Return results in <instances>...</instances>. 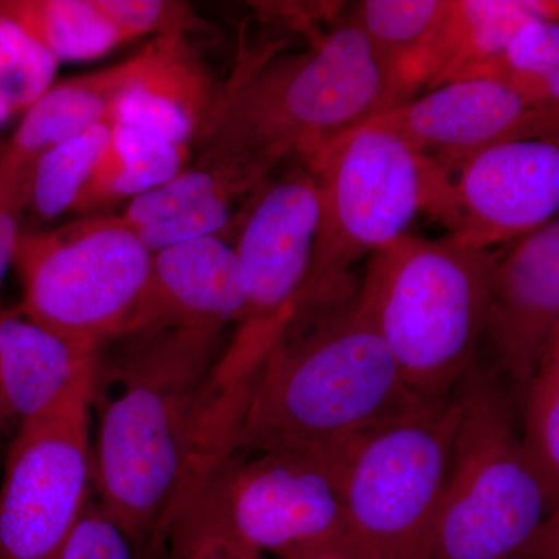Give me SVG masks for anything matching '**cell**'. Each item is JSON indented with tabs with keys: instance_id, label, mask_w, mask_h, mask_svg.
Listing matches in <instances>:
<instances>
[{
	"instance_id": "obj_25",
	"label": "cell",
	"mask_w": 559,
	"mask_h": 559,
	"mask_svg": "<svg viewBox=\"0 0 559 559\" xmlns=\"http://www.w3.org/2000/svg\"><path fill=\"white\" fill-rule=\"evenodd\" d=\"M117 112L66 140L36 162L28 205L44 219L72 212L112 139Z\"/></svg>"
},
{
	"instance_id": "obj_15",
	"label": "cell",
	"mask_w": 559,
	"mask_h": 559,
	"mask_svg": "<svg viewBox=\"0 0 559 559\" xmlns=\"http://www.w3.org/2000/svg\"><path fill=\"white\" fill-rule=\"evenodd\" d=\"M245 275L219 235L153 253L142 296L123 334L154 329L226 331L245 311Z\"/></svg>"
},
{
	"instance_id": "obj_12",
	"label": "cell",
	"mask_w": 559,
	"mask_h": 559,
	"mask_svg": "<svg viewBox=\"0 0 559 559\" xmlns=\"http://www.w3.org/2000/svg\"><path fill=\"white\" fill-rule=\"evenodd\" d=\"M559 134L481 150L451 170L443 226L463 248L489 250L557 219Z\"/></svg>"
},
{
	"instance_id": "obj_23",
	"label": "cell",
	"mask_w": 559,
	"mask_h": 559,
	"mask_svg": "<svg viewBox=\"0 0 559 559\" xmlns=\"http://www.w3.org/2000/svg\"><path fill=\"white\" fill-rule=\"evenodd\" d=\"M0 14L21 25L58 61H87L127 43L97 0H9Z\"/></svg>"
},
{
	"instance_id": "obj_34",
	"label": "cell",
	"mask_w": 559,
	"mask_h": 559,
	"mask_svg": "<svg viewBox=\"0 0 559 559\" xmlns=\"http://www.w3.org/2000/svg\"><path fill=\"white\" fill-rule=\"evenodd\" d=\"M13 112L14 110L11 109L9 103H7L5 100H3L2 97H0V127H2V124L10 119V116Z\"/></svg>"
},
{
	"instance_id": "obj_2",
	"label": "cell",
	"mask_w": 559,
	"mask_h": 559,
	"mask_svg": "<svg viewBox=\"0 0 559 559\" xmlns=\"http://www.w3.org/2000/svg\"><path fill=\"white\" fill-rule=\"evenodd\" d=\"M359 283L301 293L253 381L231 454L326 452L423 406L358 304Z\"/></svg>"
},
{
	"instance_id": "obj_7",
	"label": "cell",
	"mask_w": 559,
	"mask_h": 559,
	"mask_svg": "<svg viewBox=\"0 0 559 559\" xmlns=\"http://www.w3.org/2000/svg\"><path fill=\"white\" fill-rule=\"evenodd\" d=\"M457 390L345 440L329 455L340 487L345 533L366 559H429L452 439Z\"/></svg>"
},
{
	"instance_id": "obj_31",
	"label": "cell",
	"mask_w": 559,
	"mask_h": 559,
	"mask_svg": "<svg viewBox=\"0 0 559 559\" xmlns=\"http://www.w3.org/2000/svg\"><path fill=\"white\" fill-rule=\"evenodd\" d=\"M27 205V187L0 167V286L14 261L22 210Z\"/></svg>"
},
{
	"instance_id": "obj_10",
	"label": "cell",
	"mask_w": 559,
	"mask_h": 559,
	"mask_svg": "<svg viewBox=\"0 0 559 559\" xmlns=\"http://www.w3.org/2000/svg\"><path fill=\"white\" fill-rule=\"evenodd\" d=\"M186 509L248 549L282 559L347 538L340 487L322 452L230 454L209 471Z\"/></svg>"
},
{
	"instance_id": "obj_5",
	"label": "cell",
	"mask_w": 559,
	"mask_h": 559,
	"mask_svg": "<svg viewBox=\"0 0 559 559\" xmlns=\"http://www.w3.org/2000/svg\"><path fill=\"white\" fill-rule=\"evenodd\" d=\"M457 399L429 559H521L550 503L514 426L511 393L491 364L474 362Z\"/></svg>"
},
{
	"instance_id": "obj_18",
	"label": "cell",
	"mask_w": 559,
	"mask_h": 559,
	"mask_svg": "<svg viewBox=\"0 0 559 559\" xmlns=\"http://www.w3.org/2000/svg\"><path fill=\"white\" fill-rule=\"evenodd\" d=\"M558 13L559 0H450L423 58L421 91L473 79L506 50L522 25Z\"/></svg>"
},
{
	"instance_id": "obj_3",
	"label": "cell",
	"mask_w": 559,
	"mask_h": 559,
	"mask_svg": "<svg viewBox=\"0 0 559 559\" xmlns=\"http://www.w3.org/2000/svg\"><path fill=\"white\" fill-rule=\"evenodd\" d=\"M411 98L347 17L304 53L242 57L197 140L201 148L223 146L310 167L348 132Z\"/></svg>"
},
{
	"instance_id": "obj_8",
	"label": "cell",
	"mask_w": 559,
	"mask_h": 559,
	"mask_svg": "<svg viewBox=\"0 0 559 559\" xmlns=\"http://www.w3.org/2000/svg\"><path fill=\"white\" fill-rule=\"evenodd\" d=\"M153 252L121 216H90L51 231H27L14 263L21 310L44 329L95 353L123 334L142 296Z\"/></svg>"
},
{
	"instance_id": "obj_22",
	"label": "cell",
	"mask_w": 559,
	"mask_h": 559,
	"mask_svg": "<svg viewBox=\"0 0 559 559\" xmlns=\"http://www.w3.org/2000/svg\"><path fill=\"white\" fill-rule=\"evenodd\" d=\"M450 0H364L348 20L399 75L412 98L421 92L419 69Z\"/></svg>"
},
{
	"instance_id": "obj_26",
	"label": "cell",
	"mask_w": 559,
	"mask_h": 559,
	"mask_svg": "<svg viewBox=\"0 0 559 559\" xmlns=\"http://www.w3.org/2000/svg\"><path fill=\"white\" fill-rule=\"evenodd\" d=\"M522 404V444L551 511L559 503V323L540 353Z\"/></svg>"
},
{
	"instance_id": "obj_17",
	"label": "cell",
	"mask_w": 559,
	"mask_h": 559,
	"mask_svg": "<svg viewBox=\"0 0 559 559\" xmlns=\"http://www.w3.org/2000/svg\"><path fill=\"white\" fill-rule=\"evenodd\" d=\"M95 353L44 329L21 308L0 314V396L10 417L22 425L50 411L91 373Z\"/></svg>"
},
{
	"instance_id": "obj_30",
	"label": "cell",
	"mask_w": 559,
	"mask_h": 559,
	"mask_svg": "<svg viewBox=\"0 0 559 559\" xmlns=\"http://www.w3.org/2000/svg\"><path fill=\"white\" fill-rule=\"evenodd\" d=\"M60 559H139V555L123 528L91 496Z\"/></svg>"
},
{
	"instance_id": "obj_32",
	"label": "cell",
	"mask_w": 559,
	"mask_h": 559,
	"mask_svg": "<svg viewBox=\"0 0 559 559\" xmlns=\"http://www.w3.org/2000/svg\"><path fill=\"white\" fill-rule=\"evenodd\" d=\"M521 559H559V503L540 525Z\"/></svg>"
},
{
	"instance_id": "obj_1",
	"label": "cell",
	"mask_w": 559,
	"mask_h": 559,
	"mask_svg": "<svg viewBox=\"0 0 559 559\" xmlns=\"http://www.w3.org/2000/svg\"><path fill=\"white\" fill-rule=\"evenodd\" d=\"M226 331L154 329L97 349L91 412L94 492L139 559H160L201 479V432Z\"/></svg>"
},
{
	"instance_id": "obj_16",
	"label": "cell",
	"mask_w": 559,
	"mask_h": 559,
	"mask_svg": "<svg viewBox=\"0 0 559 559\" xmlns=\"http://www.w3.org/2000/svg\"><path fill=\"white\" fill-rule=\"evenodd\" d=\"M164 44L165 36H156L130 60L51 87L27 110L13 138L0 146V167L21 180L31 194L39 157L116 114L123 95L159 58Z\"/></svg>"
},
{
	"instance_id": "obj_9",
	"label": "cell",
	"mask_w": 559,
	"mask_h": 559,
	"mask_svg": "<svg viewBox=\"0 0 559 559\" xmlns=\"http://www.w3.org/2000/svg\"><path fill=\"white\" fill-rule=\"evenodd\" d=\"M237 240L246 304L216 364L226 381H252L282 336L310 275L319 190L307 165L266 180L238 215Z\"/></svg>"
},
{
	"instance_id": "obj_11",
	"label": "cell",
	"mask_w": 559,
	"mask_h": 559,
	"mask_svg": "<svg viewBox=\"0 0 559 559\" xmlns=\"http://www.w3.org/2000/svg\"><path fill=\"white\" fill-rule=\"evenodd\" d=\"M92 371L20 425L0 484V559H60L90 502Z\"/></svg>"
},
{
	"instance_id": "obj_6",
	"label": "cell",
	"mask_w": 559,
	"mask_h": 559,
	"mask_svg": "<svg viewBox=\"0 0 559 559\" xmlns=\"http://www.w3.org/2000/svg\"><path fill=\"white\" fill-rule=\"evenodd\" d=\"M319 223L304 290L349 280L364 257L407 235L419 213L443 224L451 170L369 121L312 162Z\"/></svg>"
},
{
	"instance_id": "obj_4",
	"label": "cell",
	"mask_w": 559,
	"mask_h": 559,
	"mask_svg": "<svg viewBox=\"0 0 559 559\" xmlns=\"http://www.w3.org/2000/svg\"><path fill=\"white\" fill-rule=\"evenodd\" d=\"M496 255L407 234L367 260L360 310L423 406L450 400L476 362Z\"/></svg>"
},
{
	"instance_id": "obj_21",
	"label": "cell",
	"mask_w": 559,
	"mask_h": 559,
	"mask_svg": "<svg viewBox=\"0 0 559 559\" xmlns=\"http://www.w3.org/2000/svg\"><path fill=\"white\" fill-rule=\"evenodd\" d=\"M190 146L117 121L108 148L72 212L105 207L170 182L189 167Z\"/></svg>"
},
{
	"instance_id": "obj_28",
	"label": "cell",
	"mask_w": 559,
	"mask_h": 559,
	"mask_svg": "<svg viewBox=\"0 0 559 559\" xmlns=\"http://www.w3.org/2000/svg\"><path fill=\"white\" fill-rule=\"evenodd\" d=\"M98 7L124 40L156 33L159 36L182 35L200 31L201 21L189 5L164 0H97Z\"/></svg>"
},
{
	"instance_id": "obj_20",
	"label": "cell",
	"mask_w": 559,
	"mask_h": 559,
	"mask_svg": "<svg viewBox=\"0 0 559 559\" xmlns=\"http://www.w3.org/2000/svg\"><path fill=\"white\" fill-rule=\"evenodd\" d=\"M278 165L246 151L205 146L200 160L170 182L131 200L124 215L131 227L170 219L213 201L249 200Z\"/></svg>"
},
{
	"instance_id": "obj_24",
	"label": "cell",
	"mask_w": 559,
	"mask_h": 559,
	"mask_svg": "<svg viewBox=\"0 0 559 559\" xmlns=\"http://www.w3.org/2000/svg\"><path fill=\"white\" fill-rule=\"evenodd\" d=\"M510 84L535 108L559 121V17L522 25L506 50L477 72Z\"/></svg>"
},
{
	"instance_id": "obj_19",
	"label": "cell",
	"mask_w": 559,
	"mask_h": 559,
	"mask_svg": "<svg viewBox=\"0 0 559 559\" xmlns=\"http://www.w3.org/2000/svg\"><path fill=\"white\" fill-rule=\"evenodd\" d=\"M216 94L186 36H165L159 58L117 106V121L189 145L200 138Z\"/></svg>"
},
{
	"instance_id": "obj_29",
	"label": "cell",
	"mask_w": 559,
	"mask_h": 559,
	"mask_svg": "<svg viewBox=\"0 0 559 559\" xmlns=\"http://www.w3.org/2000/svg\"><path fill=\"white\" fill-rule=\"evenodd\" d=\"M162 559H261L257 551L230 538L223 530L202 520L191 510H182L165 539Z\"/></svg>"
},
{
	"instance_id": "obj_13",
	"label": "cell",
	"mask_w": 559,
	"mask_h": 559,
	"mask_svg": "<svg viewBox=\"0 0 559 559\" xmlns=\"http://www.w3.org/2000/svg\"><path fill=\"white\" fill-rule=\"evenodd\" d=\"M418 153L454 170L481 150L559 134V121L510 84L488 76L452 81L374 117Z\"/></svg>"
},
{
	"instance_id": "obj_14",
	"label": "cell",
	"mask_w": 559,
	"mask_h": 559,
	"mask_svg": "<svg viewBox=\"0 0 559 559\" xmlns=\"http://www.w3.org/2000/svg\"><path fill=\"white\" fill-rule=\"evenodd\" d=\"M558 323L559 218L511 241L489 275L481 344L521 404Z\"/></svg>"
},
{
	"instance_id": "obj_27",
	"label": "cell",
	"mask_w": 559,
	"mask_h": 559,
	"mask_svg": "<svg viewBox=\"0 0 559 559\" xmlns=\"http://www.w3.org/2000/svg\"><path fill=\"white\" fill-rule=\"evenodd\" d=\"M58 61L21 25L0 14V97L31 109L51 90Z\"/></svg>"
},
{
	"instance_id": "obj_35",
	"label": "cell",
	"mask_w": 559,
	"mask_h": 559,
	"mask_svg": "<svg viewBox=\"0 0 559 559\" xmlns=\"http://www.w3.org/2000/svg\"><path fill=\"white\" fill-rule=\"evenodd\" d=\"M7 417H10V415L9 412H7L5 406H3L2 396H0V421Z\"/></svg>"
},
{
	"instance_id": "obj_36",
	"label": "cell",
	"mask_w": 559,
	"mask_h": 559,
	"mask_svg": "<svg viewBox=\"0 0 559 559\" xmlns=\"http://www.w3.org/2000/svg\"><path fill=\"white\" fill-rule=\"evenodd\" d=\"M558 17H559V13H558Z\"/></svg>"
},
{
	"instance_id": "obj_33",
	"label": "cell",
	"mask_w": 559,
	"mask_h": 559,
	"mask_svg": "<svg viewBox=\"0 0 559 559\" xmlns=\"http://www.w3.org/2000/svg\"><path fill=\"white\" fill-rule=\"evenodd\" d=\"M285 559H366L359 554L347 538L318 544L299 551H294Z\"/></svg>"
}]
</instances>
